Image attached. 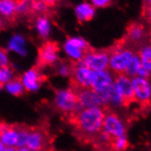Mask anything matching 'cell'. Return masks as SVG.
<instances>
[{
  "label": "cell",
  "mask_w": 151,
  "mask_h": 151,
  "mask_svg": "<svg viewBox=\"0 0 151 151\" xmlns=\"http://www.w3.org/2000/svg\"><path fill=\"white\" fill-rule=\"evenodd\" d=\"M59 60V47L55 42L47 41L39 50L38 68L57 63Z\"/></svg>",
  "instance_id": "9c48e42d"
},
{
  "label": "cell",
  "mask_w": 151,
  "mask_h": 151,
  "mask_svg": "<svg viewBox=\"0 0 151 151\" xmlns=\"http://www.w3.org/2000/svg\"><path fill=\"white\" fill-rule=\"evenodd\" d=\"M133 89H134V101L140 104H147L151 102L150 82L147 79L140 77L132 78Z\"/></svg>",
  "instance_id": "7c38bea8"
},
{
  "label": "cell",
  "mask_w": 151,
  "mask_h": 151,
  "mask_svg": "<svg viewBox=\"0 0 151 151\" xmlns=\"http://www.w3.org/2000/svg\"><path fill=\"white\" fill-rule=\"evenodd\" d=\"M26 147L31 151H48L50 147V136L43 127H30Z\"/></svg>",
  "instance_id": "5b68a950"
},
{
  "label": "cell",
  "mask_w": 151,
  "mask_h": 151,
  "mask_svg": "<svg viewBox=\"0 0 151 151\" xmlns=\"http://www.w3.org/2000/svg\"><path fill=\"white\" fill-rule=\"evenodd\" d=\"M17 148H14V147H4V149L2 151H16Z\"/></svg>",
  "instance_id": "74e56055"
},
{
  "label": "cell",
  "mask_w": 151,
  "mask_h": 151,
  "mask_svg": "<svg viewBox=\"0 0 151 151\" xmlns=\"http://www.w3.org/2000/svg\"><path fill=\"white\" fill-rule=\"evenodd\" d=\"M17 142L16 147H26V142L29 134L30 127L26 125H17Z\"/></svg>",
  "instance_id": "603a6c76"
},
{
  "label": "cell",
  "mask_w": 151,
  "mask_h": 151,
  "mask_svg": "<svg viewBox=\"0 0 151 151\" xmlns=\"http://www.w3.org/2000/svg\"><path fill=\"white\" fill-rule=\"evenodd\" d=\"M70 89L76 94L79 103L82 104L84 109L103 107V104L99 99V97L97 96L95 92L92 90L91 88H82L70 85Z\"/></svg>",
  "instance_id": "30bf717a"
},
{
  "label": "cell",
  "mask_w": 151,
  "mask_h": 151,
  "mask_svg": "<svg viewBox=\"0 0 151 151\" xmlns=\"http://www.w3.org/2000/svg\"><path fill=\"white\" fill-rule=\"evenodd\" d=\"M70 85L82 88H92L93 70L83 65L80 61H73L70 73Z\"/></svg>",
  "instance_id": "52a82bcc"
},
{
  "label": "cell",
  "mask_w": 151,
  "mask_h": 151,
  "mask_svg": "<svg viewBox=\"0 0 151 151\" xmlns=\"http://www.w3.org/2000/svg\"><path fill=\"white\" fill-rule=\"evenodd\" d=\"M102 130L105 132L112 139L127 136L125 123L119 117L118 114L114 112L105 111Z\"/></svg>",
  "instance_id": "ba28073f"
},
{
  "label": "cell",
  "mask_w": 151,
  "mask_h": 151,
  "mask_svg": "<svg viewBox=\"0 0 151 151\" xmlns=\"http://www.w3.org/2000/svg\"><path fill=\"white\" fill-rule=\"evenodd\" d=\"M4 27H5V19L0 16V30H2L4 29Z\"/></svg>",
  "instance_id": "d590c367"
},
{
  "label": "cell",
  "mask_w": 151,
  "mask_h": 151,
  "mask_svg": "<svg viewBox=\"0 0 151 151\" xmlns=\"http://www.w3.org/2000/svg\"><path fill=\"white\" fill-rule=\"evenodd\" d=\"M112 2V0H91V4L95 8H104L108 6Z\"/></svg>",
  "instance_id": "1f68e13d"
},
{
  "label": "cell",
  "mask_w": 151,
  "mask_h": 151,
  "mask_svg": "<svg viewBox=\"0 0 151 151\" xmlns=\"http://www.w3.org/2000/svg\"><path fill=\"white\" fill-rule=\"evenodd\" d=\"M143 4H144V8L151 6V0H143Z\"/></svg>",
  "instance_id": "8d00e7d4"
},
{
  "label": "cell",
  "mask_w": 151,
  "mask_h": 151,
  "mask_svg": "<svg viewBox=\"0 0 151 151\" xmlns=\"http://www.w3.org/2000/svg\"><path fill=\"white\" fill-rule=\"evenodd\" d=\"M147 37V30L145 27L137 22L131 23L127 30L126 38L131 44H143L144 40Z\"/></svg>",
  "instance_id": "2e32d148"
},
{
  "label": "cell",
  "mask_w": 151,
  "mask_h": 151,
  "mask_svg": "<svg viewBox=\"0 0 151 151\" xmlns=\"http://www.w3.org/2000/svg\"><path fill=\"white\" fill-rule=\"evenodd\" d=\"M9 66V59H8L7 50L0 47V68Z\"/></svg>",
  "instance_id": "4dcf8cb0"
},
{
  "label": "cell",
  "mask_w": 151,
  "mask_h": 151,
  "mask_svg": "<svg viewBox=\"0 0 151 151\" xmlns=\"http://www.w3.org/2000/svg\"><path fill=\"white\" fill-rule=\"evenodd\" d=\"M109 51V70L114 75L124 74L131 60L136 55V52L131 48L123 45L115 47Z\"/></svg>",
  "instance_id": "7a4b0ae2"
},
{
  "label": "cell",
  "mask_w": 151,
  "mask_h": 151,
  "mask_svg": "<svg viewBox=\"0 0 151 151\" xmlns=\"http://www.w3.org/2000/svg\"><path fill=\"white\" fill-rule=\"evenodd\" d=\"M17 0H0V16L6 19H12L16 13Z\"/></svg>",
  "instance_id": "44dd1931"
},
{
  "label": "cell",
  "mask_w": 151,
  "mask_h": 151,
  "mask_svg": "<svg viewBox=\"0 0 151 151\" xmlns=\"http://www.w3.org/2000/svg\"><path fill=\"white\" fill-rule=\"evenodd\" d=\"M72 66L73 63H60L57 65V70L59 74L63 76H70L72 73Z\"/></svg>",
  "instance_id": "f546056e"
},
{
  "label": "cell",
  "mask_w": 151,
  "mask_h": 151,
  "mask_svg": "<svg viewBox=\"0 0 151 151\" xmlns=\"http://www.w3.org/2000/svg\"><path fill=\"white\" fill-rule=\"evenodd\" d=\"M74 15L79 22H87L92 20L96 13V8L90 2H81L74 6Z\"/></svg>",
  "instance_id": "ac0fdd59"
},
{
  "label": "cell",
  "mask_w": 151,
  "mask_h": 151,
  "mask_svg": "<svg viewBox=\"0 0 151 151\" xmlns=\"http://www.w3.org/2000/svg\"><path fill=\"white\" fill-rule=\"evenodd\" d=\"M16 151H31V150H29L28 147H17Z\"/></svg>",
  "instance_id": "f35d334b"
},
{
  "label": "cell",
  "mask_w": 151,
  "mask_h": 151,
  "mask_svg": "<svg viewBox=\"0 0 151 151\" xmlns=\"http://www.w3.org/2000/svg\"><path fill=\"white\" fill-rule=\"evenodd\" d=\"M14 72L9 67H1L0 68V84L2 86L6 85L13 79Z\"/></svg>",
  "instance_id": "83f0119b"
},
{
  "label": "cell",
  "mask_w": 151,
  "mask_h": 151,
  "mask_svg": "<svg viewBox=\"0 0 151 151\" xmlns=\"http://www.w3.org/2000/svg\"><path fill=\"white\" fill-rule=\"evenodd\" d=\"M25 1H27V2H29V3H31V2L35 1V0H25Z\"/></svg>",
  "instance_id": "60d3db41"
},
{
  "label": "cell",
  "mask_w": 151,
  "mask_h": 151,
  "mask_svg": "<svg viewBox=\"0 0 151 151\" xmlns=\"http://www.w3.org/2000/svg\"><path fill=\"white\" fill-rule=\"evenodd\" d=\"M105 111L103 107L86 108L76 114H70L67 117L77 131V137H80V139L92 142L103 129Z\"/></svg>",
  "instance_id": "6da1fadb"
},
{
  "label": "cell",
  "mask_w": 151,
  "mask_h": 151,
  "mask_svg": "<svg viewBox=\"0 0 151 151\" xmlns=\"http://www.w3.org/2000/svg\"><path fill=\"white\" fill-rule=\"evenodd\" d=\"M42 1H43V2H45V3L50 6L53 5V4H55L57 0H42Z\"/></svg>",
  "instance_id": "e575fe53"
},
{
  "label": "cell",
  "mask_w": 151,
  "mask_h": 151,
  "mask_svg": "<svg viewBox=\"0 0 151 151\" xmlns=\"http://www.w3.org/2000/svg\"><path fill=\"white\" fill-rule=\"evenodd\" d=\"M4 149V145L2 143V141H1V138H0V151H2Z\"/></svg>",
  "instance_id": "ab89813d"
},
{
  "label": "cell",
  "mask_w": 151,
  "mask_h": 151,
  "mask_svg": "<svg viewBox=\"0 0 151 151\" xmlns=\"http://www.w3.org/2000/svg\"><path fill=\"white\" fill-rule=\"evenodd\" d=\"M6 91L8 93L15 95V96L22 95L24 91H25L20 78L12 79L9 83L6 84Z\"/></svg>",
  "instance_id": "7402d4cb"
},
{
  "label": "cell",
  "mask_w": 151,
  "mask_h": 151,
  "mask_svg": "<svg viewBox=\"0 0 151 151\" xmlns=\"http://www.w3.org/2000/svg\"><path fill=\"white\" fill-rule=\"evenodd\" d=\"M30 10V3L25 0H17L16 4V13L19 16H25L29 13Z\"/></svg>",
  "instance_id": "f1b7e54d"
},
{
  "label": "cell",
  "mask_w": 151,
  "mask_h": 151,
  "mask_svg": "<svg viewBox=\"0 0 151 151\" xmlns=\"http://www.w3.org/2000/svg\"><path fill=\"white\" fill-rule=\"evenodd\" d=\"M7 50L15 52L20 56L28 55V48H27V40L21 34H14L8 40Z\"/></svg>",
  "instance_id": "d6986e66"
},
{
  "label": "cell",
  "mask_w": 151,
  "mask_h": 151,
  "mask_svg": "<svg viewBox=\"0 0 151 151\" xmlns=\"http://www.w3.org/2000/svg\"><path fill=\"white\" fill-rule=\"evenodd\" d=\"M137 77H140V78H143V79H149V77L151 76V73H148L147 70H145L143 67H140V69L138 70V72H137Z\"/></svg>",
  "instance_id": "d6a6232c"
},
{
  "label": "cell",
  "mask_w": 151,
  "mask_h": 151,
  "mask_svg": "<svg viewBox=\"0 0 151 151\" xmlns=\"http://www.w3.org/2000/svg\"><path fill=\"white\" fill-rule=\"evenodd\" d=\"M114 84L124 99L126 106L134 102V89H133L132 78L126 74H116L114 75Z\"/></svg>",
  "instance_id": "8fae6325"
},
{
  "label": "cell",
  "mask_w": 151,
  "mask_h": 151,
  "mask_svg": "<svg viewBox=\"0 0 151 151\" xmlns=\"http://www.w3.org/2000/svg\"><path fill=\"white\" fill-rule=\"evenodd\" d=\"M137 54L139 57L141 66L151 73V43L141 44Z\"/></svg>",
  "instance_id": "ffe728a7"
},
{
  "label": "cell",
  "mask_w": 151,
  "mask_h": 151,
  "mask_svg": "<svg viewBox=\"0 0 151 151\" xmlns=\"http://www.w3.org/2000/svg\"><path fill=\"white\" fill-rule=\"evenodd\" d=\"M0 138L4 146L14 147L17 142V125L0 122Z\"/></svg>",
  "instance_id": "9a60e30c"
},
{
  "label": "cell",
  "mask_w": 151,
  "mask_h": 151,
  "mask_svg": "<svg viewBox=\"0 0 151 151\" xmlns=\"http://www.w3.org/2000/svg\"><path fill=\"white\" fill-rule=\"evenodd\" d=\"M109 50H95L90 49L80 63L93 72H98L109 69Z\"/></svg>",
  "instance_id": "277c9868"
},
{
  "label": "cell",
  "mask_w": 151,
  "mask_h": 151,
  "mask_svg": "<svg viewBox=\"0 0 151 151\" xmlns=\"http://www.w3.org/2000/svg\"><path fill=\"white\" fill-rule=\"evenodd\" d=\"M34 29L41 40H46L49 39L52 31V22L48 16L40 15L34 21Z\"/></svg>",
  "instance_id": "e0dca14e"
},
{
  "label": "cell",
  "mask_w": 151,
  "mask_h": 151,
  "mask_svg": "<svg viewBox=\"0 0 151 151\" xmlns=\"http://www.w3.org/2000/svg\"><path fill=\"white\" fill-rule=\"evenodd\" d=\"M63 48L65 54L73 61H81L85 53L90 50L88 42L79 36L68 38Z\"/></svg>",
  "instance_id": "8992f818"
},
{
  "label": "cell",
  "mask_w": 151,
  "mask_h": 151,
  "mask_svg": "<svg viewBox=\"0 0 151 151\" xmlns=\"http://www.w3.org/2000/svg\"><path fill=\"white\" fill-rule=\"evenodd\" d=\"M108 105H112L114 107H123L126 106L124 99L120 93L117 92L116 88L114 87V84L113 83L110 87V92H109V104Z\"/></svg>",
  "instance_id": "cb8c5ba5"
},
{
  "label": "cell",
  "mask_w": 151,
  "mask_h": 151,
  "mask_svg": "<svg viewBox=\"0 0 151 151\" xmlns=\"http://www.w3.org/2000/svg\"><path fill=\"white\" fill-rule=\"evenodd\" d=\"M150 90H151V82H150Z\"/></svg>",
  "instance_id": "7bdbcfd3"
},
{
  "label": "cell",
  "mask_w": 151,
  "mask_h": 151,
  "mask_svg": "<svg viewBox=\"0 0 151 151\" xmlns=\"http://www.w3.org/2000/svg\"><path fill=\"white\" fill-rule=\"evenodd\" d=\"M43 78L44 77L40 73V69L38 67H35L27 70L20 79L25 90L29 92H33L39 89L41 83L44 81Z\"/></svg>",
  "instance_id": "4fadbf2b"
},
{
  "label": "cell",
  "mask_w": 151,
  "mask_h": 151,
  "mask_svg": "<svg viewBox=\"0 0 151 151\" xmlns=\"http://www.w3.org/2000/svg\"><path fill=\"white\" fill-rule=\"evenodd\" d=\"M49 9V6L43 2L42 0H35V1L30 3V10L33 13H36L40 15H44Z\"/></svg>",
  "instance_id": "4316f807"
},
{
  "label": "cell",
  "mask_w": 151,
  "mask_h": 151,
  "mask_svg": "<svg viewBox=\"0 0 151 151\" xmlns=\"http://www.w3.org/2000/svg\"><path fill=\"white\" fill-rule=\"evenodd\" d=\"M1 88H2V85H1V84H0V90H1Z\"/></svg>",
  "instance_id": "b9f144b4"
},
{
  "label": "cell",
  "mask_w": 151,
  "mask_h": 151,
  "mask_svg": "<svg viewBox=\"0 0 151 151\" xmlns=\"http://www.w3.org/2000/svg\"><path fill=\"white\" fill-rule=\"evenodd\" d=\"M141 67V63H140V60H139V57L137 56V54L136 53V55L133 57V59L131 60V61L129 63L126 72L124 74L127 75L128 77L130 78H134L137 76V72L138 70L140 69Z\"/></svg>",
  "instance_id": "d4e9b609"
},
{
  "label": "cell",
  "mask_w": 151,
  "mask_h": 151,
  "mask_svg": "<svg viewBox=\"0 0 151 151\" xmlns=\"http://www.w3.org/2000/svg\"><path fill=\"white\" fill-rule=\"evenodd\" d=\"M128 147L127 137H121L112 140L111 148L114 151H125Z\"/></svg>",
  "instance_id": "484cf974"
},
{
  "label": "cell",
  "mask_w": 151,
  "mask_h": 151,
  "mask_svg": "<svg viewBox=\"0 0 151 151\" xmlns=\"http://www.w3.org/2000/svg\"><path fill=\"white\" fill-rule=\"evenodd\" d=\"M114 74L109 69L104 70H98V72H93V84L91 89L94 92L108 89L114 83Z\"/></svg>",
  "instance_id": "5bb4252c"
},
{
  "label": "cell",
  "mask_w": 151,
  "mask_h": 151,
  "mask_svg": "<svg viewBox=\"0 0 151 151\" xmlns=\"http://www.w3.org/2000/svg\"><path fill=\"white\" fill-rule=\"evenodd\" d=\"M54 103L57 109L67 116L70 114H76L84 109L79 103L76 94L70 89L57 91Z\"/></svg>",
  "instance_id": "3957f363"
},
{
  "label": "cell",
  "mask_w": 151,
  "mask_h": 151,
  "mask_svg": "<svg viewBox=\"0 0 151 151\" xmlns=\"http://www.w3.org/2000/svg\"><path fill=\"white\" fill-rule=\"evenodd\" d=\"M144 17L148 22V24L151 26V6L144 8Z\"/></svg>",
  "instance_id": "836d02e7"
}]
</instances>
